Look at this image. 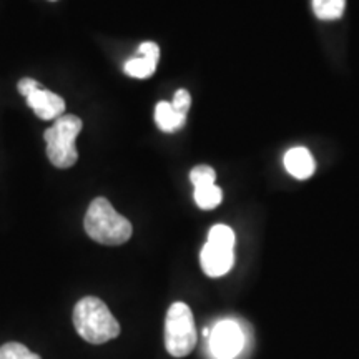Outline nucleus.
<instances>
[{
	"mask_svg": "<svg viewBox=\"0 0 359 359\" xmlns=\"http://www.w3.org/2000/svg\"><path fill=\"white\" fill-rule=\"evenodd\" d=\"M0 359H42L20 343H7L0 348Z\"/></svg>",
	"mask_w": 359,
	"mask_h": 359,
	"instance_id": "13",
	"label": "nucleus"
},
{
	"mask_svg": "<svg viewBox=\"0 0 359 359\" xmlns=\"http://www.w3.org/2000/svg\"><path fill=\"white\" fill-rule=\"evenodd\" d=\"M172 105H173V109L178 111V114L188 115V110H190V105H191L190 92H188V90H185V88H180L178 92L175 93Z\"/></svg>",
	"mask_w": 359,
	"mask_h": 359,
	"instance_id": "15",
	"label": "nucleus"
},
{
	"mask_svg": "<svg viewBox=\"0 0 359 359\" xmlns=\"http://www.w3.org/2000/svg\"><path fill=\"white\" fill-rule=\"evenodd\" d=\"M215 180H217V173L212 167L208 165H198L191 170L190 173V182L195 188L206 187V185H215Z\"/></svg>",
	"mask_w": 359,
	"mask_h": 359,
	"instance_id": "14",
	"label": "nucleus"
},
{
	"mask_svg": "<svg viewBox=\"0 0 359 359\" xmlns=\"http://www.w3.org/2000/svg\"><path fill=\"white\" fill-rule=\"evenodd\" d=\"M200 263L205 275L219 278L230 271L235 263V231L226 224H215L208 233L200 253Z\"/></svg>",
	"mask_w": 359,
	"mask_h": 359,
	"instance_id": "5",
	"label": "nucleus"
},
{
	"mask_svg": "<svg viewBox=\"0 0 359 359\" xmlns=\"http://www.w3.org/2000/svg\"><path fill=\"white\" fill-rule=\"evenodd\" d=\"M27 105L35 111L40 120H57L65 115V100L57 93L40 88L25 98Z\"/></svg>",
	"mask_w": 359,
	"mask_h": 359,
	"instance_id": "7",
	"label": "nucleus"
},
{
	"mask_svg": "<svg viewBox=\"0 0 359 359\" xmlns=\"http://www.w3.org/2000/svg\"><path fill=\"white\" fill-rule=\"evenodd\" d=\"M245 346L241 326L233 320H223L215 325L210 334V349L217 359H235Z\"/></svg>",
	"mask_w": 359,
	"mask_h": 359,
	"instance_id": "6",
	"label": "nucleus"
},
{
	"mask_svg": "<svg viewBox=\"0 0 359 359\" xmlns=\"http://www.w3.org/2000/svg\"><path fill=\"white\" fill-rule=\"evenodd\" d=\"M138 53H140L142 57H147L150 58V60H154L158 64V58H160V47L154 42H143L140 47H138Z\"/></svg>",
	"mask_w": 359,
	"mask_h": 359,
	"instance_id": "17",
	"label": "nucleus"
},
{
	"mask_svg": "<svg viewBox=\"0 0 359 359\" xmlns=\"http://www.w3.org/2000/svg\"><path fill=\"white\" fill-rule=\"evenodd\" d=\"M195 203L200 206L201 210H213L222 203L223 191L222 188L217 185H206L195 188Z\"/></svg>",
	"mask_w": 359,
	"mask_h": 359,
	"instance_id": "11",
	"label": "nucleus"
},
{
	"mask_svg": "<svg viewBox=\"0 0 359 359\" xmlns=\"http://www.w3.org/2000/svg\"><path fill=\"white\" fill-rule=\"evenodd\" d=\"M17 88H19L20 95H24L27 98L29 95H32L34 92H37V90L43 88V87L37 82V80H34V79H30V77H25V79L20 80L19 85H17Z\"/></svg>",
	"mask_w": 359,
	"mask_h": 359,
	"instance_id": "16",
	"label": "nucleus"
},
{
	"mask_svg": "<svg viewBox=\"0 0 359 359\" xmlns=\"http://www.w3.org/2000/svg\"><path fill=\"white\" fill-rule=\"evenodd\" d=\"M285 168L291 177L296 180H308L314 173V160L308 148L304 147H294L286 151L285 155Z\"/></svg>",
	"mask_w": 359,
	"mask_h": 359,
	"instance_id": "8",
	"label": "nucleus"
},
{
	"mask_svg": "<svg viewBox=\"0 0 359 359\" xmlns=\"http://www.w3.org/2000/svg\"><path fill=\"white\" fill-rule=\"evenodd\" d=\"M74 326L90 344H103L120 334V325L102 299L85 296L75 304Z\"/></svg>",
	"mask_w": 359,
	"mask_h": 359,
	"instance_id": "2",
	"label": "nucleus"
},
{
	"mask_svg": "<svg viewBox=\"0 0 359 359\" xmlns=\"http://www.w3.org/2000/svg\"><path fill=\"white\" fill-rule=\"evenodd\" d=\"M346 8V0H313V12L321 20L339 19Z\"/></svg>",
	"mask_w": 359,
	"mask_h": 359,
	"instance_id": "10",
	"label": "nucleus"
},
{
	"mask_svg": "<svg viewBox=\"0 0 359 359\" xmlns=\"http://www.w3.org/2000/svg\"><path fill=\"white\" fill-rule=\"evenodd\" d=\"M156 65H158L156 62L140 55L137 58H132V60H128L125 64V72L133 79H150L155 74Z\"/></svg>",
	"mask_w": 359,
	"mask_h": 359,
	"instance_id": "12",
	"label": "nucleus"
},
{
	"mask_svg": "<svg viewBox=\"0 0 359 359\" xmlns=\"http://www.w3.org/2000/svg\"><path fill=\"white\" fill-rule=\"evenodd\" d=\"M82 132V120L77 115H62L50 128L45 130L43 138L47 143V156L57 168H70L77 163L79 151L75 140Z\"/></svg>",
	"mask_w": 359,
	"mask_h": 359,
	"instance_id": "3",
	"label": "nucleus"
},
{
	"mask_svg": "<svg viewBox=\"0 0 359 359\" xmlns=\"http://www.w3.org/2000/svg\"><path fill=\"white\" fill-rule=\"evenodd\" d=\"M195 318L188 304L178 302L168 308L165 318V348L173 358H185L196 346Z\"/></svg>",
	"mask_w": 359,
	"mask_h": 359,
	"instance_id": "4",
	"label": "nucleus"
},
{
	"mask_svg": "<svg viewBox=\"0 0 359 359\" xmlns=\"http://www.w3.org/2000/svg\"><path fill=\"white\" fill-rule=\"evenodd\" d=\"M155 122L161 132H177L187 123V115L178 114L170 102H158L155 107Z\"/></svg>",
	"mask_w": 359,
	"mask_h": 359,
	"instance_id": "9",
	"label": "nucleus"
},
{
	"mask_svg": "<svg viewBox=\"0 0 359 359\" xmlns=\"http://www.w3.org/2000/svg\"><path fill=\"white\" fill-rule=\"evenodd\" d=\"M83 226L93 241L107 246L127 243L133 233L132 223L116 212L110 201L103 196H98L90 203Z\"/></svg>",
	"mask_w": 359,
	"mask_h": 359,
	"instance_id": "1",
	"label": "nucleus"
}]
</instances>
